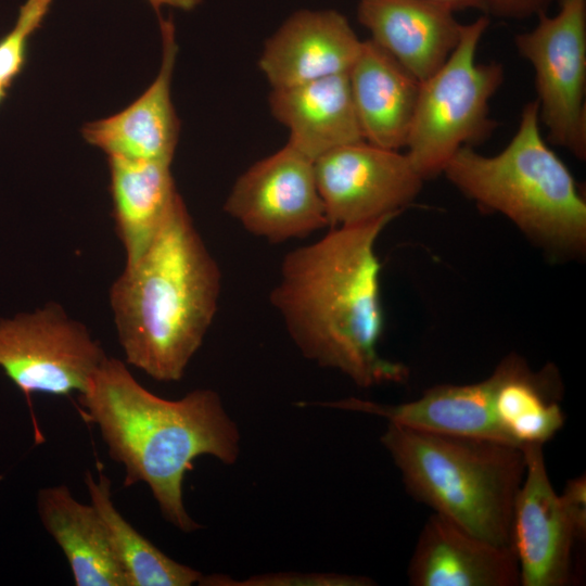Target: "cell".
<instances>
[{"label": "cell", "mask_w": 586, "mask_h": 586, "mask_svg": "<svg viewBox=\"0 0 586 586\" xmlns=\"http://www.w3.org/2000/svg\"><path fill=\"white\" fill-rule=\"evenodd\" d=\"M396 217L333 227L283 257L270 303L301 354L360 387L398 383L403 364L378 352L383 331L375 243Z\"/></svg>", "instance_id": "cell-1"}, {"label": "cell", "mask_w": 586, "mask_h": 586, "mask_svg": "<svg viewBox=\"0 0 586 586\" xmlns=\"http://www.w3.org/2000/svg\"><path fill=\"white\" fill-rule=\"evenodd\" d=\"M79 404L124 467V486L145 483L167 522L184 533L199 530L183 505L186 472L199 456L232 464L240 454V432L218 393L196 388L166 399L142 386L126 362L106 356Z\"/></svg>", "instance_id": "cell-2"}, {"label": "cell", "mask_w": 586, "mask_h": 586, "mask_svg": "<svg viewBox=\"0 0 586 586\" xmlns=\"http://www.w3.org/2000/svg\"><path fill=\"white\" fill-rule=\"evenodd\" d=\"M219 266L181 195L109 300L125 362L158 382L180 381L218 308Z\"/></svg>", "instance_id": "cell-3"}, {"label": "cell", "mask_w": 586, "mask_h": 586, "mask_svg": "<svg viewBox=\"0 0 586 586\" xmlns=\"http://www.w3.org/2000/svg\"><path fill=\"white\" fill-rule=\"evenodd\" d=\"M381 444L419 502L466 530L510 546V526L526 459L522 447L388 423Z\"/></svg>", "instance_id": "cell-4"}, {"label": "cell", "mask_w": 586, "mask_h": 586, "mask_svg": "<svg viewBox=\"0 0 586 586\" xmlns=\"http://www.w3.org/2000/svg\"><path fill=\"white\" fill-rule=\"evenodd\" d=\"M538 106L527 102L518 129L499 153L461 148L442 174L479 206L508 217L522 231L556 250L586 243V203L569 168L546 143Z\"/></svg>", "instance_id": "cell-5"}, {"label": "cell", "mask_w": 586, "mask_h": 586, "mask_svg": "<svg viewBox=\"0 0 586 586\" xmlns=\"http://www.w3.org/2000/svg\"><path fill=\"white\" fill-rule=\"evenodd\" d=\"M488 25L487 14L463 24L455 50L420 84L405 148L424 180L442 174L461 148H474L497 128L491 100L505 81V67L497 61L476 59Z\"/></svg>", "instance_id": "cell-6"}, {"label": "cell", "mask_w": 586, "mask_h": 586, "mask_svg": "<svg viewBox=\"0 0 586 586\" xmlns=\"http://www.w3.org/2000/svg\"><path fill=\"white\" fill-rule=\"evenodd\" d=\"M537 15L536 25L514 37L533 67L540 124L548 139L579 160L586 157V0L559 4Z\"/></svg>", "instance_id": "cell-7"}, {"label": "cell", "mask_w": 586, "mask_h": 586, "mask_svg": "<svg viewBox=\"0 0 586 586\" xmlns=\"http://www.w3.org/2000/svg\"><path fill=\"white\" fill-rule=\"evenodd\" d=\"M105 357L88 328L56 302L0 319V368L27 398L84 393Z\"/></svg>", "instance_id": "cell-8"}, {"label": "cell", "mask_w": 586, "mask_h": 586, "mask_svg": "<svg viewBox=\"0 0 586 586\" xmlns=\"http://www.w3.org/2000/svg\"><path fill=\"white\" fill-rule=\"evenodd\" d=\"M224 211L249 233L271 243L329 227L314 162L289 143L238 177Z\"/></svg>", "instance_id": "cell-9"}, {"label": "cell", "mask_w": 586, "mask_h": 586, "mask_svg": "<svg viewBox=\"0 0 586 586\" xmlns=\"http://www.w3.org/2000/svg\"><path fill=\"white\" fill-rule=\"evenodd\" d=\"M314 166L331 228L397 216L424 181L406 153L365 140L326 153Z\"/></svg>", "instance_id": "cell-10"}, {"label": "cell", "mask_w": 586, "mask_h": 586, "mask_svg": "<svg viewBox=\"0 0 586 586\" xmlns=\"http://www.w3.org/2000/svg\"><path fill=\"white\" fill-rule=\"evenodd\" d=\"M543 446L523 447L526 470L510 526V547L521 586H566L573 582V549L586 526L573 517L550 482Z\"/></svg>", "instance_id": "cell-11"}, {"label": "cell", "mask_w": 586, "mask_h": 586, "mask_svg": "<svg viewBox=\"0 0 586 586\" xmlns=\"http://www.w3.org/2000/svg\"><path fill=\"white\" fill-rule=\"evenodd\" d=\"M362 40L336 10L293 12L265 41L258 67L272 89L346 74Z\"/></svg>", "instance_id": "cell-12"}, {"label": "cell", "mask_w": 586, "mask_h": 586, "mask_svg": "<svg viewBox=\"0 0 586 586\" xmlns=\"http://www.w3.org/2000/svg\"><path fill=\"white\" fill-rule=\"evenodd\" d=\"M158 21L162 61L153 82L123 111L81 129L84 139L107 157L173 162L180 131L170 91L178 46L173 18Z\"/></svg>", "instance_id": "cell-13"}, {"label": "cell", "mask_w": 586, "mask_h": 586, "mask_svg": "<svg viewBox=\"0 0 586 586\" xmlns=\"http://www.w3.org/2000/svg\"><path fill=\"white\" fill-rule=\"evenodd\" d=\"M412 586H518L520 572L510 546L476 536L433 512L425 521L407 569Z\"/></svg>", "instance_id": "cell-14"}, {"label": "cell", "mask_w": 586, "mask_h": 586, "mask_svg": "<svg viewBox=\"0 0 586 586\" xmlns=\"http://www.w3.org/2000/svg\"><path fill=\"white\" fill-rule=\"evenodd\" d=\"M357 20L420 81L445 63L463 28L453 9L432 0H359Z\"/></svg>", "instance_id": "cell-15"}, {"label": "cell", "mask_w": 586, "mask_h": 586, "mask_svg": "<svg viewBox=\"0 0 586 586\" xmlns=\"http://www.w3.org/2000/svg\"><path fill=\"white\" fill-rule=\"evenodd\" d=\"M497 385L498 374L494 370L481 382L436 385L424 391L419 398L397 405L355 397L319 405L381 417L388 423L410 429L510 444L496 415Z\"/></svg>", "instance_id": "cell-16"}, {"label": "cell", "mask_w": 586, "mask_h": 586, "mask_svg": "<svg viewBox=\"0 0 586 586\" xmlns=\"http://www.w3.org/2000/svg\"><path fill=\"white\" fill-rule=\"evenodd\" d=\"M268 104L275 119L289 129L288 143L313 162L364 140L348 73L272 89Z\"/></svg>", "instance_id": "cell-17"}, {"label": "cell", "mask_w": 586, "mask_h": 586, "mask_svg": "<svg viewBox=\"0 0 586 586\" xmlns=\"http://www.w3.org/2000/svg\"><path fill=\"white\" fill-rule=\"evenodd\" d=\"M348 80L364 140L405 148L421 81L370 39L362 40Z\"/></svg>", "instance_id": "cell-18"}, {"label": "cell", "mask_w": 586, "mask_h": 586, "mask_svg": "<svg viewBox=\"0 0 586 586\" xmlns=\"http://www.w3.org/2000/svg\"><path fill=\"white\" fill-rule=\"evenodd\" d=\"M107 166L115 231L130 266L151 245L180 194L170 163L107 157Z\"/></svg>", "instance_id": "cell-19"}, {"label": "cell", "mask_w": 586, "mask_h": 586, "mask_svg": "<svg viewBox=\"0 0 586 586\" xmlns=\"http://www.w3.org/2000/svg\"><path fill=\"white\" fill-rule=\"evenodd\" d=\"M37 511L46 531L62 549L77 586H126L105 525L90 505L66 485L42 487Z\"/></svg>", "instance_id": "cell-20"}, {"label": "cell", "mask_w": 586, "mask_h": 586, "mask_svg": "<svg viewBox=\"0 0 586 586\" xmlns=\"http://www.w3.org/2000/svg\"><path fill=\"white\" fill-rule=\"evenodd\" d=\"M495 370V409L508 442L523 448L550 441L565 420L556 368L548 365L534 372L520 356L510 355Z\"/></svg>", "instance_id": "cell-21"}, {"label": "cell", "mask_w": 586, "mask_h": 586, "mask_svg": "<svg viewBox=\"0 0 586 586\" xmlns=\"http://www.w3.org/2000/svg\"><path fill=\"white\" fill-rule=\"evenodd\" d=\"M84 481L90 502L105 525L126 586H191L200 583L201 572L169 558L122 515L112 500L111 480L101 470L97 479L86 472Z\"/></svg>", "instance_id": "cell-22"}, {"label": "cell", "mask_w": 586, "mask_h": 586, "mask_svg": "<svg viewBox=\"0 0 586 586\" xmlns=\"http://www.w3.org/2000/svg\"><path fill=\"white\" fill-rule=\"evenodd\" d=\"M52 0H27L21 5L13 28L0 39V84L10 88L22 73L28 40L42 25Z\"/></svg>", "instance_id": "cell-23"}, {"label": "cell", "mask_w": 586, "mask_h": 586, "mask_svg": "<svg viewBox=\"0 0 586 586\" xmlns=\"http://www.w3.org/2000/svg\"><path fill=\"white\" fill-rule=\"evenodd\" d=\"M200 585L213 586H370L374 582L366 576L342 573L279 572L253 575L237 581L225 574L202 576Z\"/></svg>", "instance_id": "cell-24"}, {"label": "cell", "mask_w": 586, "mask_h": 586, "mask_svg": "<svg viewBox=\"0 0 586 586\" xmlns=\"http://www.w3.org/2000/svg\"><path fill=\"white\" fill-rule=\"evenodd\" d=\"M555 0H484L485 14L522 20L547 12Z\"/></svg>", "instance_id": "cell-25"}, {"label": "cell", "mask_w": 586, "mask_h": 586, "mask_svg": "<svg viewBox=\"0 0 586 586\" xmlns=\"http://www.w3.org/2000/svg\"><path fill=\"white\" fill-rule=\"evenodd\" d=\"M155 10L157 16H161L163 7H171L182 11H192L202 3V0H148Z\"/></svg>", "instance_id": "cell-26"}, {"label": "cell", "mask_w": 586, "mask_h": 586, "mask_svg": "<svg viewBox=\"0 0 586 586\" xmlns=\"http://www.w3.org/2000/svg\"><path fill=\"white\" fill-rule=\"evenodd\" d=\"M438 3H442L455 12L463 10H477L485 14V3L484 0H432Z\"/></svg>", "instance_id": "cell-27"}, {"label": "cell", "mask_w": 586, "mask_h": 586, "mask_svg": "<svg viewBox=\"0 0 586 586\" xmlns=\"http://www.w3.org/2000/svg\"><path fill=\"white\" fill-rule=\"evenodd\" d=\"M7 91H8V88H5L4 86L0 84V104L5 98Z\"/></svg>", "instance_id": "cell-28"}, {"label": "cell", "mask_w": 586, "mask_h": 586, "mask_svg": "<svg viewBox=\"0 0 586 586\" xmlns=\"http://www.w3.org/2000/svg\"><path fill=\"white\" fill-rule=\"evenodd\" d=\"M566 1H575V0H558L559 4Z\"/></svg>", "instance_id": "cell-29"}]
</instances>
